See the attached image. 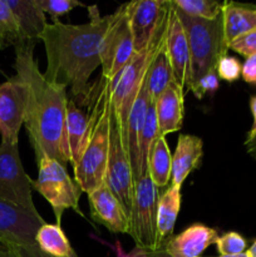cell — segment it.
I'll return each mask as SVG.
<instances>
[{"instance_id": "cell-30", "label": "cell", "mask_w": 256, "mask_h": 257, "mask_svg": "<svg viewBox=\"0 0 256 257\" xmlns=\"http://www.w3.org/2000/svg\"><path fill=\"white\" fill-rule=\"evenodd\" d=\"M216 248H217L220 256H232L240 255L246 251L247 242L245 237L237 232H226L222 236H218L215 242Z\"/></svg>"}, {"instance_id": "cell-31", "label": "cell", "mask_w": 256, "mask_h": 257, "mask_svg": "<svg viewBox=\"0 0 256 257\" xmlns=\"http://www.w3.org/2000/svg\"><path fill=\"white\" fill-rule=\"evenodd\" d=\"M39 7L45 14L52 17L53 22H58V18L68 14L77 7H84L78 0H37Z\"/></svg>"}, {"instance_id": "cell-6", "label": "cell", "mask_w": 256, "mask_h": 257, "mask_svg": "<svg viewBox=\"0 0 256 257\" xmlns=\"http://www.w3.org/2000/svg\"><path fill=\"white\" fill-rule=\"evenodd\" d=\"M160 191L148 172L133 183L132 206L130 211V236L136 247L145 251L160 250L157 236V205Z\"/></svg>"}, {"instance_id": "cell-1", "label": "cell", "mask_w": 256, "mask_h": 257, "mask_svg": "<svg viewBox=\"0 0 256 257\" xmlns=\"http://www.w3.org/2000/svg\"><path fill=\"white\" fill-rule=\"evenodd\" d=\"M89 22L80 25L53 22L48 24L39 40L47 54L45 79L70 88V99L87 107L92 84L90 75L100 65V45L110 23V15L99 17L95 5L88 7Z\"/></svg>"}, {"instance_id": "cell-34", "label": "cell", "mask_w": 256, "mask_h": 257, "mask_svg": "<svg viewBox=\"0 0 256 257\" xmlns=\"http://www.w3.org/2000/svg\"><path fill=\"white\" fill-rule=\"evenodd\" d=\"M228 50H233L245 58L256 55V30L241 35L232 43H230Z\"/></svg>"}, {"instance_id": "cell-27", "label": "cell", "mask_w": 256, "mask_h": 257, "mask_svg": "<svg viewBox=\"0 0 256 257\" xmlns=\"http://www.w3.org/2000/svg\"><path fill=\"white\" fill-rule=\"evenodd\" d=\"M160 136L157 123V115H156L155 103H151L148 107L147 114H146L145 123L141 130L140 141H138V162H140V176L147 172L148 170V158L152 151L156 140Z\"/></svg>"}, {"instance_id": "cell-36", "label": "cell", "mask_w": 256, "mask_h": 257, "mask_svg": "<svg viewBox=\"0 0 256 257\" xmlns=\"http://www.w3.org/2000/svg\"><path fill=\"white\" fill-rule=\"evenodd\" d=\"M14 250L17 251L18 256L19 257H52L47 253H44L43 251H40L38 248L37 245L32 246H13ZM78 257V256H75Z\"/></svg>"}, {"instance_id": "cell-13", "label": "cell", "mask_w": 256, "mask_h": 257, "mask_svg": "<svg viewBox=\"0 0 256 257\" xmlns=\"http://www.w3.org/2000/svg\"><path fill=\"white\" fill-rule=\"evenodd\" d=\"M44 223L39 213L0 200V242L12 246L37 245L35 236Z\"/></svg>"}, {"instance_id": "cell-15", "label": "cell", "mask_w": 256, "mask_h": 257, "mask_svg": "<svg viewBox=\"0 0 256 257\" xmlns=\"http://www.w3.org/2000/svg\"><path fill=\"white\" fill-rule=\"evenodd\" d=\"M165 43L168 59L172 67L173 77L177 84L186 92V83H187L188 68H190V49H188L185 29L176 13L173 3L171 5L170 22H168V28L166 32Z\"/></svg>"}, {"instance_id": "cell-43", "label": "cell", "mask_w": 256, "mask_h": 257, "mask_svg": "<svg viewBox=\"0 0 256 257\" xmlns=\"http://www.w3.org/2000/svg\"><path fill=\"white\" fill-rule=\"evenodd\" d=\"M202 257V256H201ZM217 257H248V255H247V252H243V253H240V255H232V256H217Z\"/></svg>"}, {"instance_id": "cell-8", "label": "cell", "mask_w": 256, "mask_h": 257, "mask_svg": "<svg viewBox=\"0 0 256 257\" xmlns=\"http://www.w3.org/2000/svg\"><path fill=\"white\" fill-rule=\"evenodd\" d=\"M110 23L100 45V65L102 78L109 84L117 80L125 65L135 54L132 30L130 25V5L128 3L117 8L110 14Z\"/></svg>"}, {"instance_id": "cell-24", "label": "cell", "mask_w": 256, "mask_h": 257, "mask_svg": "<svg viewBox=\"0 0 256 257\" xmlns=\"http://www.w3.org/2000/svg\"><path fill=\"white\" fill-rule=\"evenodd\" d=\"M166 37L162 44L158 47L156 53L151 59L148 65L147 74H146V85H147L148 94L153 103L158 99L166 88L175 80L172 67L168 59L167 50H166Z\"/></svg>"}, {"instance_id": "cell-17", "label": "cell", "mask_w": 256, "mask_h": 257, "mask_svg": "<svg viewBox=\"0 0 256 257\" xmlns=\"http://www.w3.org/2000/svg\"><path fill=\"white\" fill-rule=\"evenodd\" d=\"M185 89L173 80L155 102L160 136L178 132L185 117Z\"/></svg>"}, {"instance_id": "cell-32", "label": "cell", "mask_w": 256, "mask_h": 257, "mask_svg": "<svg viewBox=\"0 0 256 257\" xmlns=\"http://www.w3.org/2000/svg\"><path fill=\"white\" fill-rule=\"evenodd\" d=\"M216 72L220 79L225 80L227 83H233L241 77L242 72V65L238 62L237 58L231 57V55H225L218 62Z\"/></svg>"}, {"instance_id": "cell-19", "label": "cell", "mask_w": 256, "mask_h": 257, "mask_svg": "<svg viewBox=\"0 0 256 257\" xmlns=\"http://www.w3.org/2000/svg\"><path fill=\"white\" fill-rule=\"evenodd\" d=\"M203 156V142L192 135L178 136L176 151L172 156L171 185L181 187L186 178L198 168Z\"/></svg>"}, {"instance_id": "cell-4", "label": "cell", "mask_w": 256, "mask_h": 257, "mask_svg": "<svg viewBox=\"0 0 256 257\" xmlns=\"http://www.w3.org/2000/svg\"><path fill=\"white\" fill-rule=\"evenodd\" d=\"M175 9L183 25L190 49V68L186 83V92H188L203 75L217 68L221 58L227 55L228 45L223 33L222 14L208 20L190 17L176 7Z\"/></svg>"}, {"instance_id": "cell-42", "label": "cell", "mask_w": 256, "mask_h": 257, "mask_svg": "<svg viewBox=\"0 0 256 257\" xmlns=\"http://www.w3.org/2000/svg\"><path fill=\"white\" fill-rule=\"evenodd\" d=\"M246 252H247L248 257H256V240L253 241L252 245L248 247V250H246Z\"/></svg>"}, {"instance_id": "cell-2", "label": "cell", "mask_w": 256, "mask_h": 257, "mask_svg": "<svg viewBox=\"0 0 256 257\" xmlns=\"http://www.w3.org/2000/svg\"><path fill=\"white\" fill-rule=\"evenodd\" d=\"M35 45L37 43L23 42L14 47V69L28 87L24 125L37 163L48 157L65 166L68 163L64 152L68 88L45 79L33 54Z\"/></svg>"}, {"instance_id": "cell-12", "label": "cell", "mask_w": 256, "mask_h": 257, "mask_svg": "<svg viewBox=\"0 0 256 257\" xmlns=\"http://www.w3.org/2000/svg\"><path fill=\"white\" fill-rule=\"evenodd\" d=\"M172 0H137L130 2V25L135 52L147 49L158 29L170 14Z\"/></svg>"}, {"instance_id": "cell-37", "label": "cell", "mask_w": 256, "mask_h": 257, "mask_svg": "<svg viewBox=\"0 0 256 257\" xmlns=\"http://www.w3.org/2000/svg\"><path fill=\"white\" fill-rule=\"evenodd\" d=\"M250 109H251V113H252L253 120H252V125H251L246 138H251L256 135V95H252V97L250 98Z\"/></svg>"}, {"instance_id": "cell-11", "label": "cell", "mask_w": 256, "mask_h": 257, "mask_svg": "<svg viewBox=\"0 0 256 257\" xmlns=\"http://www.w3.org/2000/svg\"><path fill=\"white\" fill-rule=\"evenodd\" d=\"M28 107V87L17 74L0 84V136L3 142L19 143Z\"/></svg>"}, {"instance_id": "cell-39", "label": "cell", "mask_w": 256, "mask_h": 257, "mask_svg": "<svg viewBox=\"0 0 256 257\" xmlns=\"http://www.w3.org/2000/svg\"><path fill=\"white\" fill-rule=\"evenodd\" d=\"M137 251L141 257H173L168 255L163 248H160V250H156V251H145V250H141V248H137Z\"/></svg>"}, {"instance_id": "cell-25", "label": "cell", "mask_w": 256, "mask_h": 257, "mask_svg": "<svg viewBox=\"0 0 256 257\" xmlns=\"http://www.w3.org/2000/svg\"><path fill=\"white\" fill-rule=\"evenodd\" d=\"M148 175L157 188L166 187L172 177V155L166 137L158 136L148 158Z\"/></svg>"}, {"instance_id": "cell-26", "label": "cell", "mask_w": 256, "mask_h": 257, "mask_svg": "<svg viewBox=\"0 0 256 257\" xmlns=\"http://www.w3.org/2000/svg\"><path fill=\"white\" fill-rule=\"evenodd\" d=\"M38 248L52 257H75L78 256L73 250L69 240L65 236L60 225L44 223L38 230L35 236Z\"/></svg>"}, {"instance_id": "cell-22", "label": "cell", "mask_w": 256, "mask_h": 257, "mask_svg": "<svg viewBox=\"0 0 256 257\" xmlns=\"http://www.w3.org/2000/svg\"><path fill=\"white\" fill-rule=\"evenodd\" d=\"M223 33L227 45L241 35L256 30V5L223 2Z\"/></svg>"}, {"instance_id": "cell-7", "label": "cell", "mask_w": 256, "mask_h": 257, "mask_svg": "<svg viewBox=\"0 0 256 257\" xmlns=\"http://www.w3.org/2000/svg\"><path fill=\"white\" fill-rule=\"evenodd\" d=\"M38 165V178L33 181V190L37 191L48 201L53 208L57 225L62 223L64 211L73 210L84 215L79 208L82 190L68 175L65 166L53 158H42Z\"/></svg>"}, {"instance_id": "cell-40", "label": "cell", "mask_w": 256, "mask_h": 257, "mask_svg": "<svg viewBox=\"0 0 256 257\" xmlns=\"http://www.w3.org/2000/svg\"><path fill=\"white\" fill-rule=\"evenodd\" d=\"M0 257H19L12 245L0 242Z\"/></svg>"}, {"instance_id": "cell-35", "label": "cell", "mask_w": 256, "mask_h": 257, "mask_svg": "<svg viewBox=\"0 0 256 257\" xmlns=\"http://www.w3.org/2000/svg\"><path fill=\"white\" fill-rule=\"evenodd\" d=\"M241 77L247 84L256 87V55L246 58L245 63L242 64Z\"/></svg>"}, {"instance_id": "cell-14", "label": "cell", "mask_w": 256, "mask_h": 257, "mask_svg": "<svg viewBox=\"0 0 256 257\" xmlns=\"http://www.w3.org/2000/svg\"><path fill=\"white\" fill-rule=\"evenodd\" d=\"M90 216L112 233L130 235V212L110 191L107 183L88 193Z\"/></svg>"}, {"instance_id": "cell-21", "label": "cell", "mask_w": 256, "mask_h": 257, "mask_svg": "<svg viewBox=\"0 0 256 257\" xmlns=\"http://www.w3.org/2000/svg\"><path fill=\"white\" fill-rule=\"evenodd\" d=\"M13 14L17 18L22 32L23 40L30 43L40 42L39 38L48 22L45 13L39 7L37 0H7Z\"/></svg>"}, {"instance_id": "cell-20", "label": "cell", "mask_w": 256, "mask_h": 257, "mask_svg": "<svg viewBox=\"0 0 256 257\" xmlns=\"http://www.w3.org/2000/svg\"><path fill=\"white\" fill-rule=\"evenodd\" d=\"M152 103L150 94H148L146 78L143 82L140 94L136 98L132 105L130 115L127 120V130H125V147H127L128 156H130L131 166L133 170V178L137 180L140 177V162H138V141H140L141 130L145 123L146 114L150 104Z\"/></svg>"}, {"instance_id": "cell-28", "label": "cell", "mask_w": 256, "mask_h": 257, "mask_svg": "<svg viewBox=\"0 0 256 257\" xmlns=\"http://www.w3.org/2000/svg\"><path fill=\"white\" fill-rule=\"evenodd\" d=\"M23 42L24 40L17 18L13 14L7 0H0V49L17 47Z\"/></svg>"}, {"instance_id": "cell-33", "label": "cell", "mask_w": 256, "mask_h": 257, "mask_svg": "<svg viewBox=\"0 0 256 257\" xmlns=\"http://www.w3.org/2000/svg\"><path fill=\"white\" fill-rule=\"evenodd\" d=\"M218 75L217 72L215 70H211L210 73H207L206 75H203L195 85L190 89V92L193 93L196 98L198 99H202L207 93H215L216 90L220 88V82H218Z\"/></svg>"}, {"instance_id": "cell-5", "label": "cell", "mask_w": 256, "mask_h": 257, "mask_svg": "<svg viewBox=\"0 0 256 257\" xmlns=\"http://www.w3.org/2000/svg\"><path fill=\"white\" fill-rule=\"evenodd\" d=\"M168 22H170V14H168L165 23L158 29L157 34H156L155 39L151 43L150 47L141 53L135 52L132 59L125 65L124 69L120 72L117 80L113 84H109L112 109L114 112L115 117H117L118 122H119L120 128H122V136L124 143L128 115H130L136 98L140 94V90L142 88L143 82H145L151 59H152L153 54H155L156 50L158 49V47L162 44L163 39H165L166 32H167L168 28Z\"/></svg>"}, {"instance_id": "cell-9", "label": "cell", "mask_w": 256, "mask_h": 257, "mask_svg": "<svg viewBox=\"0 0 256 257\" xmlns=\"http://www.w3.org/2000/svg\"><path fill=\"white\" fill-rule=\"evenodd\" d=\"M0 200L33 213V180L24 171L19 155V143L0 142Z\"/></svg>"}, {"instance_id": "cell-38", "label": "cell", "mask_w": 256, "mask_h": 257, "mask_svg": "<svg viewBox=\"0 0 256 257\" xmlns=\"http://www.w3.org/2000/svg\"><path fill=\"white\" fill-rule=\"evenodd\" d=\"M110 247L113 248V251H114L115 256H117V257H141L140 253H138L137 248H136V247H135V250L132 251V252H130V253L125 252V251L123 250L122 245H120L118 241L114 243V246H110Z\"/></svg>"}, {"instance_id": "cell-29", "label": "cell", "mask_w": 256, "mask_h": 257, "mask_svg": "<svg viewBox=\"0 0 256 257\" xmlns=\"http://www.w3.org/2000/svg\"><path fill=\"white\" fill-rule=\"evenodd\" d=\"M177 9L190 17L201 19H215L222 14L223 3L216 0H172Z\"/></svg>"}, {"instance_id": "cell-16", "label": "cell", "mask_w": 256, "mask_h": 257, "mask_svg": "<svg viewBox=\"0 0 256 257\" xmlns=\"http://www.w3.org/2000/svg\"><path fill=\"white\" fill-rule=\"evenodd\" d=\"M218 237L217 230L202 223H193L180 235L172 236L162 248L173 257H201V253L213 245Z\"/></svg>"}, {"instance_id": "cell-41", "label": "cell", "mask_w": 256, "mask_h": 257, "mask_svg": "<svg viewBox=\"0 0 256 257\" xmlns=\"http://www.w3.org/2000/svg\"><path fill=\"white\" fill-rule=\"evenodd\" d=\"M245 148L247 155L252 157L253 160H256V135L251 138H246Z\"/></svg>"}, {"instance_id": "cell-10", "label": "cell", "mask_w": 256, "mask_h": 257, "mask_svg": "<svg viewBox=\"0 0 256 257\" xmlns=\"http://www.w3.org/2000/svg\"><path fill=\"white\" fill-rule=\"evenodd\" d=\"M105 183L130 212L132 206L135 178H133V170L127 147L123 141L122 128L113 109H110L109 155H108Z\"/></svg>"}, {"instance_id": "cell-3", "label": "cell", "mask_w": 256, "mask_h": 257, "mask_svg": "<svg viewBox=\"0 0 256 257\" xmlns=\"http://www.w3.org/2000/svg\"><path fill=\"white\" fill-rule=\"evenodd\" d=\"M87 107L89 108L87 138L82 156L74 170V181L82 192L90 193L105 183L110 131V87L100 78L92 84Z\"/></svg>"}, {"instance_id": "cell-18", "label": "cell", "mask_w": 256, "mask_h": 257, "mask_svg": "<svg viewBox=\"0 0 256 257\" xmlns=\"http://www.w3.org/2000/svg\"><path fill=\"white\" fill-rule=\"evenodd\" d=\"M89 115L73 99H68L64 123V152L73 171L77 167L85 145Z\"/></svg>"}, {"instance_id": "cell-23", "label": "cell", "mask_w": 256, "mask_h": 257, "mask_svg": "<svg viewBox=\"0 0 256 257\" xmlns=\"http://www.w3.org/2000/svg\"><path fill=\"white\" fill-rule=\"evenodd\" d=\"M181 187L170 185L160 195L157 205V236L161 248L163 243L173 236L176 220L181 210Z\"/></svg>"}]
</instances>
